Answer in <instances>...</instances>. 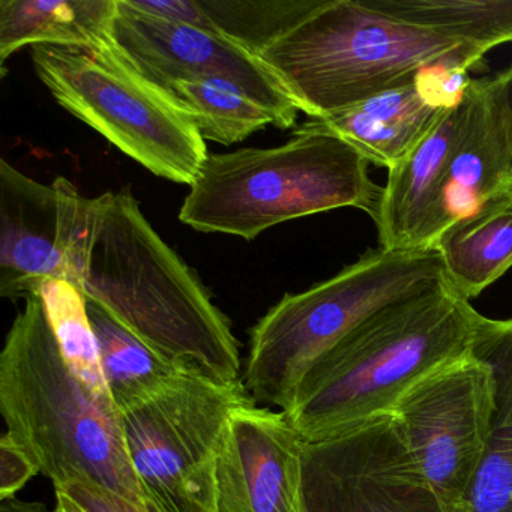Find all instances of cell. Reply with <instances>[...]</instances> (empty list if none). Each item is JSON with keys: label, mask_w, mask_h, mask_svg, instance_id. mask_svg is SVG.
I'll list each match as a JSON object with an SVG mask.
<instances>
[{"label": "cell", "mask_w": 512, "mask_h": 512, "mask_svg": "<svg viewBox=\"0 0 512 512\" xmlns=\"http://www.w3.org/2000/svg\"><path fill=\"white\" fill-rule=\"evenodd\" d=\"M479 316L448 281L377 308L311 365L287 421L320 442L389 415L412 386L472 352Z\"/></svg>", "instance_id": "cell-1"}, {"label": "cell", "mask_w": 512, "mask_h": 512, "mask_svg": "<svg viewBox=\"0 0 512 512\" xmlns=\"http://www.w3.org/2000/svg\"><path fill=\"white\" fill-rule=\"evenodd\" d=\"M0 412L5 434L55 490L91 482L148 509L121 412L68 364L38 292L26 296L0 353Z\"/></svg>", "instance_id": "cell-2"}, {"label": "cell", "mask_w": 512, "mask_h": 512, "mask_svg": "<svg viewBox=\"0 0 512 512\" xmlns=\"http://www.w3.org/2000/svg\"><path fill=\"white\" fill-rule=\"evenodd\" d=\"M80 292L160 355L224 382L241 380L232 323L196 271L155 232L130 187L97 197Z\"/></svg>", "instance_id": "cell-3"}, {"label": "cell", "mask_w": 512, "mask_h": 512, "mask_svg": "<svg viewBox=\"0 0 512 512\" xmlns=\"http://www.w3.org/2000/svg\"><path fill=\"white\" fill-rule=\"evenodd\" d=\"M487 50L404 22L376 0H313L259 53L301 112L326 118L436 68L469 71Z\"/></svg>", "instance_id": "cell-4"}, {"label": "cell", "mask_w": 512, "mask_h": 512, "mask_svg": "<svg viewBox=\"0 0 512 512\" xmlns=\"http://www.w3.org/2000/svg\"><path fill=\"white\" fill-rule=\"evenodd\" d=\"M368 164L340 137L299 127L277 148L209 154L179 220L197 232L245 241L284 221L338 208L362 209L374 220L383 187L371 181Z\"/></svg>", "instance_id": "cell-5"}, {"label": "cell", "mask_w": 512, "mask_h": 512, "mask_svg": "<svg viewBox=\"0 0 512 512\" xmlns=\"http://www.w3.org/2000/svg\"><path fill=\"white\" fill-rule=\"evenodd\" d=\"M446 281L434 248L368 250L323 283L284 295L250 331L242 383L256 403L284 412L311 365L371 313Z\"/></svg>", "instance_id": "cell-6"}, {"label": "cell", "mask_w": 512, "mask_h": 512, "mask_svg": "<svg viewBox=\"0 0 512 512\" xmlns=\"http://www.w3.org/2000/svg\"><path fill=\"white\" fill-rule=\"evenodd\" d=\"M32 64L56 103L167 181L191 185L209 157L181 107L145 79L113 43L31 47Z\"/></svg>", "instance_id": "cell-7"}, {"label": "cell", "mask_w": 512, "mask_h": 512, "mask_svg": "<svg viewBox=\"0 0 512 512\" xmlns=\"http://www.w3.org/2000/svg\"><path fill=\"white\" fill-rule=\"evenodd\" d=\"M256 403L242 380L191 367L148 403L122 412L125 445L149 512H217V470L230 419Z\"/></svg>", "instance_id": "cell-8"}, {"label": "cell", "mask_w": 512, "mask_h": 512, "mask_svg": "<svg viewBox=\"0 0 512 512\" xmlns=\"http://www.w3.org/2000/svg\"><path fill=\"white\" fill-rule=\"evenodd\" d=\"M403 179L413 196L433 208L436 239L485 200L511 190V154L494 76L467 82L460 100L407 155Z\"/></svg>", "instance_id": "cell-9"}, {"label": "cell", "mask_w": 512, "mask_h": 512, "mask_svg": "<svg viewBox=\"0 0 512 512\" xmlns=\"http://www.w3.org/2000/svg\"><path fill=\"white\" fill-rule=\"evenodd\" d=\"M493 410V371L470 352L412 386L392 412L445 512L464 511Z\"/></svg>", "instance_id": "cell-10"}, {"label": "cell", "mask_w": 512, "mask_h": 512, "mask_svg": "<svg viewBox=\"0 0 512 512\" xmlns=\"http://www.w3.org/2000/svg\"><path fill=\"white\" fill-rule=\"evenodd\" d=\"M97 199L68 179L46 185L0 161V295L17 301L49 280L82 290Z\"/></svg>", "instance_id": "cell-11"}, {"label": "cell", "mask_w": 512, "mask_h": 512, "mask_svg": "<svg viewBox=\"0 0 512 512\" xmlns=\"http://www.w3.org/2000/svg\"><path fill=\"white\" fill-rule=\"evenodd\" d=\"M304 512H445L392 413L302 446Z\"/></svg>", "instance_id": "cell-12"}, {"label": "cell", "mask_w": 512, "mask_h": 512, "mask_svg": "<svg viewBox=\"0 0 512 512\" xmlns=\"http://www.w3.org/2000/svg\"><path fill=\"white\" fill-rule=\"evenodd\" d=\"M110 35L131 65L169 97L179 82L223 80L265 107L281 130L292 128L301 112L259 56L223 35L142 13L128 0H118Z\"/></svg>", "instance_id": "cell-13"}, {"label": "cell", "mask_w": 512, "mask_h": 512, "mask_svg": "<svg viewBox=\"0 0 512 512\" xmlns=\"http://www.w3.org/2000/svg\"><path fill=\"white\" fill-rule=\"evenodd\" d=\"M302 446L283 412L241 407L218 460L217 512H304Z\"/></svg>", "instance_id": "cell-14"}, {"label": "cell", "mask_w": 512, "mask_h": 512, "mask_svg": "<svg viewBox=\"0 0 512 512\" xmlns=\"http://www.w3.org/2000/svg\"><path fill=\"white\" fill-rule=\"evenodd\" d=\"M467 71L436 68L416 82L389 89L370 100L301 127L340 137L371 164L394 169L460 100Z\"/></svg>", "instance_id": "cell-15"}, {"label": "cell", "mask_w": 512, "mask_h": 512, "mask_svg": "<svg viewBox=\"0 0 512 512\" xmlns=\"http://www.w3.org/2000/svg\"><path fill=\"white\" fill-rule=\"evenodd\" d=\"M472 353L493 371L494 410L463 512H512V317L479 316Z\"/></svg>", "instance_id": "cell-16"}, {"label": "cell", "mask_w": 512, "mask_h": 512, "mask_svg": "<svg viewBox=\"0 0 512 512\" xmlns=\"http://www.w3.org/2000/svg\"><path fill=\"white\" fill-rule=\"evenodd\" d=\"M446 281L470 302L512 268V188L452 223L433 245Z\"/></svg>", "instance_id": "cell-17"}, {"label": "cell", "mask_w": 512, "mask_h": 512, "mask_svg": "<svg viewBox=\"0 0 512 512\" xmlns=\"http://www.w3.org/2000/svg\"><path fill=\"white\" fill-rule=\"evenodd\" d=\"M116 10L118 0H0V64L23 47L106 40Z\"/></svg>", "instance_id": "cell-18"}, {"label": "cell", "mask_w": 512, "mask_h": 512, "mask_svg": "<svg viewBox=\"0 0 512 512\" xmlns=\"http://www.w3.org/2000/svg\"><path fill=\"white\" fill-rule=\"evenodd\" d=\"M86 308L107 388L119 412L163 394L193 367L155 352L94 301L86 299Z\"/></svg>", "instance_id": "cell-19"}, {"label": "cell", "mask_w": 512, "mask_h": 512, "mask_svg": "<svg viewBox=\"0 0 512 512\" xmlns=\"http://www.w3.org/2000/svg\"><path fill=\"white\" fill-rule=\"evenodd\" d=\"M392 16L490 52L512 43V0H376Z\"/></svg>", "instance_id": "cell-20"}, {"label": "cell", "mask_w": 512, "mask_h": 512, "mask_svg": "<svg viewBox=\"0 0 512 512\" xmlns=\"http://www.w3.org/2000/svg\"><path fill=\"white\" fill-rule=\"evenodd\" d=\"M170 98L191 119L203 140L235 145L268 125L274 116L241 89L223 80H187L170 91Z\"/></svg>", "instance_id": "cell-21"}, {"label": "cell", "mask_w": 512, "mask_h": 512, "mask_svg": "<svg viewBox=\"0 0 512 512\" xmlns=\"http://www.w3.org/2000/svg\"><path fill=\"white\" fill-rule=\"evenodd\" d=\"M205 31L259 55L310 10L313 0H199Z\"/></svg>", "instance_id": "cell-22"}, {"label": "cell", "mask_w": 512, "mask_h": 512, "mask_svg": "<svg viewBox=\"0 0 512 512\" xmlns=\"http://www.w3.org/2000/svg\"><path fill=\"white\" fill-rule=\"evenodd\" d=\"M65 359L77 376L100 394H109L86 299L67 281L49 280L38 289Z\"/></svg>", "instance_id": "cell-23"}, {"label": "cell", "mask_w": 512, "mask_h": 512, "mask_svg": "<svg viewBox=\"0 0 512 512\" xmlns=\"http://www.w3.org/2000/svg\"><path fill=\"white\" fill-rule=\"evenodd\" d=\"M40 475L34 461L7 434L0 439V500L13 499L16 494Z\"/></svg>", "instance_id": "cell-24"}, {"label": "cell", "mask_w": 512, "mask_h": 512, "mask_svg": "<svg viewBox=\"0 0 512 512\" xmlns=\"http://www.w3.org/2000/svg\"><path fill=\"white\" fill-rule=\"evenodd\" d=\"M55 491L64 494L83 512H149L148 509L139 508L124 497L91 482H70Z\"/></svg>", "instance_id": "cell-25"}, {"label": "cell", "mask_w": 512, "mask_h": 512, "mask_svg": "<svg viewBox=\"0 0 512 512\" xmlns=\"http://www.w3.org/2000/svg\"><path fill=\"white\" fill-rule=\"evenodd\" d=\"M494 79H496L497 95H499L503 121H505L512 167V64L506 70L494 74Z\"/></svg>", "instance_id": "cell-26"}, {"label": "cell", "mask_w": 512, "mask_h": 512, "mask_svg": "<svg viewBox=\"0 0 512 512\" xmlns=\"http://www.w3.org/2000/svg\"><path fill=\"white\" fill-rule=\"evenodd\" d=\"M0 512H50L47 506L41 502H28V500H20L17 497L5 500L0 506Z\"/></svg>", "instance_id": "cell-27"}, {"label": "cell", "mask_w": 512, "mask_h": 512, "mask_svg": "<svg viewBox=\"0 0 512 512\" xmlns=\"http://www.w3.org/2000/svg\"><path fill=\"white\" fill-rule=\"evenodd\" d=\"M50 512H83L79 506L74 505L64 494L56 493V506Z\"/></svg>", "instance_id": "cell-28"}]
</instances>
